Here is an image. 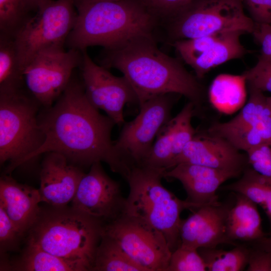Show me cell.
Listing matches in <instances>:
<instances>
[{
  "instance_id": "cell-1",
  "label": "cell",
  "mask_w": 271,
  "mask_h": 271,
  "mask_svg": "<svg viewBox=\"0 0 271 271\" xmlns=\"http://www.w3.org/2000/svg\"><path fill=\"white\" fill-rule=\"evenodd\" d=\"M45 108L38 114L44 141L26 163L41 154L56 152L77 166L90 167L103 162L112 172L124 175V169L114 152L111 138L115 123L89 102L82 81L72 76L54 105Z\"/></svg>"
},
{
  "instance_id": "cell-2",
  "label": "cell",
  "mask_w": 271,
  "mask_h": 271,
  "mask_svg": "<svg viewBox=\"0 0 271 271\" xmlns=\"http://www.w3.org/2000/svg\"><path fill=\"white\" fill-rule=\"evenodd\" d=\"M100 65L120 71L133 89L139 105L161 95H183L196 107L204 97L196 76L178 60L161 51L153 35L129 40L112 49H104Z\"/></svg>"
},
{
  "instance_id": "cell-3",
  "label": "cell",
  "mask_w": 271,
  "mask_h": 271,
  "mask_svg": "<svg viewBox=\"0 0 271 271\" xmlns=\"http://www.w3.org/2000/svg\"><path fill=\"white\" fill-rule=\"evenodd\" d=\"M74 26L66 42L82 51L94 46L115 48L143 36L153 35L159 22L139 0H73Z\"/></svg>"
},
{
  "instance_id": "cell-4",
  "label": "cell",
  "mask_w": 271,
  "mask_h": 271,
  "mask_svg": "<svg viewBox=\"0 0 271 271\" xmlns=\"http://www.w3.org/2000/svg\"><path fill=\"white\" fill-rule=\"evenodd\" d=\"M42 208L27 242L57 256L87 264L92 271L104 225L72 207Z\"/></svg>"
},
{
  "instance_id": "cell-5",
  "label": "cell",
  "mask_w": 271,
  "mask_h": 271,
  "mask_svg": "<svg viewBox=\"0 0 271 271\" xmlns=\"http://www.w3.org/2000/svg\"><path fill=\"white\" fill-rule=\"evenodd\" d=\"M166 171L137 166L126 179L129 191L124 214L136 218L161 232L172 252L181 245V212L200 206L178 198L162 183Z\"/></svg>"
},
{
  "instance_id": "cell-6",
  "label": "cell",
  "mask_w": 271,
  "mask_h": 271,
  "mask_svg": "<svg viewBox=\"0 0 271 271\" xmlns=\"http://www.w3.org/2000/svg\"><path fill=\"white\" fill-rule=\"evenodd\" d=\"M39 104L23 88L0 92V163L9 162L8 173L26 163L28 158L43 144Z\"/></svg>"
},
{
  "instance_id": "cell-7",
  "label": "cell",
  "mask_w": 271,
  "mask_h": 271,
  "mask_svg": "<svg viewBox=\"0 0 271 271\" xmlns=\"http://www.w3.org/2000/svg\"><path fill=\"white\" fill-rule=\"evenodd\" d=\"M167 22L174 41L232 31L251 34L255 26L242 0H195Z\"/></svg>"
},
{
  "instance_id": "cell-8",
  "label": "cell",
  "mask_w": 271,
  "mask_h": 271,
  "mask_svg": "<svg viewBox=\"0 0 271 271\" xmlns=\"http://www.w3.org/2000/svg\"><path fill=\"white\" fill-rule=\"evenodd\" d=\"M76 18L73 0H50L31 16L13 38L23 72L40 52L64 48Z\"/></svg>"
},
{
  "instance_id": "cell-9",
  "label": "cell",
  "mask_w": 271,
  "mask_h": 271,
  "mask_svg": "<svg viewBox=\"0 0 271 271\" xmlns=\"http://www.w3.org/2000/svg\"><path fill=\"white\" fill-rule=\"evenodd\" d=\"M176 95L163 94L148 100L140 105L137 116L123 124L118 139L113 142V149L128 171L143 164L160 130L172 118Z\"/></svg>"
},
{
  "instance_id": "cell-10",
  "label": "cell",
  "mask_w": 271,
  "mask_h": 271,
  "mask_svg": "<svg viewBox=\"0 0 271 271\" xmlns=\"http://www.w3.org/2000/svg\"><path fill=\"white\" fill-rule=\"evenodd\" d=\"M81 61L82 52L76 49L58 48L42 51L23 70L25 86L40 104L51 106L66 88Z\"/></svg>"
},
{
  "instance_id": "cell-11",
  "label": "cell",
  "mask_w": 271,
  "mask_h": 271,
  "mask_svg": "<svg viewBox=\"0 0 271 271\" xmlns=\"http://www.w3.org/2000/svg\"><path fill=\"white\" fill-rule=\"evenodd\" d=\"M104 233L114 239L145 271H167L172 252L158 230L124 214L104 226Z\"/></svg>"
},
{
  "instance_id": "cell-12",
  "label": "cell",
  "mask_w": 271,
  "mask_h": 271,
  "mask_svg": "<svg viewBox=\"0 0 271 271\" xmlns=\"http://www.w3.org/2000/svg\"><path fill=\"white\" fill-rule=\"evenodd\" d=\"M82 82L85 94L97 109L104 111L115 124L124 123L123 108L127 103H138L132 87L123 76L113 75L105 67L94 62L86 49L81 51Z\"/></svg>"
},
{
  "instance_id": "cell-13",
  "label": "cell",
  "mask_w": 271,
  "mask_h": 271,
  "mask_svg": "<svg viewBox=\"0 0 271 271\" xmlns=\"http://www.w3.org/2000/svg\"><path fill=\"white\" fill-rule=\"evenodd\" d=\"M125 204L120 184L105 173L101 162H96L80 180L71 207L105 226L124 214Z\"/></svg>"
},
{
  "instance_id": "cell-14",
  "label": "cell",
  "mask_w": 271,
  "mask_h": 271,
  "mask_svg": "<svg viewBox=\"0 0 271 271\" xmlns=\"http://www.w3.org/2000/svg\"><path fill=\"white\" fill-rule=\"evenodd\" d=\"M244 33L232 31L179 40L174 41V46L200 79L212 68L241 58L249 52L240 41V36Z\"/></svg>"
},
{
  "instance_id": "cell-15",
  "label": "cell",
  "mask_w": 271,
  "mask_h": 271,
  "mask_svg": "<svg viewBox=\"0 0 271 271\" xmlns=\"http://www.w3.org/2000/svg\"><path fill=\"white\" fill-rule=\"evenodd\" d=\"M181 163L200 165L240 175L248 165L246 154L241 153L224 139L208 132H196L175 159L173 167Z\"/></svg>"
},
{
  "instance_id": "cell-16",
  "label": "cell",
  "mask_w": 271,
  "mask_h": 271,
  "mask_svg": "<svg viewBox=\"0 0 271 271\" xmlns=\"http://www.w3.org/2000/svg\"><path fill=\"white\" fill-rule=\"evenodd\" d=\"M231 206L219 202L201 206L182 220L181 245L198 249L213 248L222 243L232 244L228 238L226 220Z\"/></svg>"
},
{
  "instance_id": "cell-17",
  "label": "cell",
  "mask_w": 271,
  "mask_h": 271,
  "mask_svg": "<svg viewBox=\"0 0 271 271\" xmlns=\"http://www.w3.org/2000/svg\"><path fill=\"white\" fill-rule=\"evenodd\" d=\"M46 154L40 172L41 201L53 207L66 206L73 199L85 173L63 155Z\"/></svg>"
},
{
  "instance_id": "cell-18",
  "label": "cell",
  "mask_w": 271,
  "mask_h": 271,
  "mask_svg": "<svg viewBox=\"0 0 271 271\" xmlns=\"http://www.w3.org/2000/svg\"><path fill=\"white\" fill-rule=\"evenodd\" d=\"M239 173L189 163H179L165 172L164 177L180 181L187 194L186 200L200 207L218 204L216 191L227 180Z\"/></svg>"
},
{
  "instance_id": "cell-19",
  "label": "cell",
  "mask_w": 271,
  "mask_h": 271,
  "mask_svg": "<svg viewBox=\"0 0 271 271\" xmlns=\"http://www.w3.org/2000/svg\"><path fill=\"white\" fill-rule=\"evenodd\" d=\"M39 189L17 182L10 176L0 179V206L23 237L37 220L41 207Z\"/></svg>"
},
{
  "instance_id": "cell-20",
  "label": "cell",
  "mask_w": 271,
  "mask_h": 271,
  "mask_svg": "<svg viewBox=\"0 0 271 271\" xmlns=\"http://www.w3.org/2000/svg\"><path fill=\"white\" fill-rule=\"evenodd\" d=\"M1 270L15 271H91L80 260L63 258L51 254L39 247L27 242L21 255L15 260H1Z\"/></svg>"
},
{
  "instance_id": "cell-21",
  "label": "cell",
  "mask_w": 271,
  "mask_h": 271,
  "mask_svg": "<svg viewBox=\"0 0 271 271\" xmlns=\"http://www.w3.org/2000/svg\"><path fill=\"white\" fill-rule=\"evenodd\" d=\"M227 234L233 244L236 240L257 241L264 237L261 220L256 204L237 193L234 204L229 209L226 220Z\"/></svg>"
},
{
  "instance_id": "cell-22",
  "label": "cell",
  "mask_w": 271,
  "mask_h": 271,
  "mask_svg": "<svg viewBox=\"0 0 271 271\" xmlns=\"http://www.w3.org/2000/svg\"><path fill=\"white\" fill-rule=\"evenodd\" d=\"M246 81L245 76L222 74L212 81L209 98L212 106L218 111L230 114L242 108L246 99Z\"/></svg>"
},
{
  "instance_id": "cell-23",
  "label": "cell",
  "mask_w": 271,
  "mask_h": 271,
  "mask_svg": "<svg viewBox=\"0 0 271 271\" xmlns=\"http://www.w3.org/2000/svg\"><path fill=\"white\" fill-rule=\"evenodd\" d=\"M249 87L247 102L235 117L228 121L232 124L249 125L259 132L265 144L271 146V107L263 92Z\"/></svg>"
},
{
  "instance_id": "cell-24",
  "label": "cell",
  "mask_w": 271,
  "mask_h": 271,
  "mask_svg": "<svg viewBox=\"0 0 271 271\" xmlns=\"http://www.w3.org/2000/svg\"><path fill=\"white\" fill-rule=\"evenodd\" d=\"M92 271H145L112 238L103 233Z\"/></svg>"
},
{
  "instance_id": "cell-25",
  "label": "cell",
  "mask_w": 271,
  "mask_h": 271,
  "mask_svg": "<svg viewBox=\"0 0 271 271\" xmlns=\"http://www.w3.org/2000/svg\"><path fill=\"white\" fill-rule=\"evenodd\" d=\"M23 71L13 38L0 35V92L23 88Z\"/></svg>"
},
{
  "instance_id": "cell-26",
  "label": "cell",
  "mask_w": 271,
  "mask_h": 271,
  "mask_svg": "<svg viewBox=\"0 0 271 271\" xmlns=\"http://www.w3.org/2000/svg\"><path fill=\"white\" fill-rule=\"evenodd\" d=\"M249 249L238 246L230 250L216 247H202L198 251L203 259L207 270L240 271L247 265Z\"/></svg>"
},
{
  "instance_id": "cell-27",
  "label": "cell",
  "mask_w": 271,
  "mask_h": 271,
  "mask_svg": "<svg viewBox=\"0 0 271 271\" xmlns=\"http://www.w3.org/2000/svg\"><path fill=\"white\" fill-rule=\"evenodd\" d=\"M208 132L224 139L236 149L245 153L265 144L257 129L245 124L216 122L208 128Z\"/></svg>"
},
{
  "instance_id": "cell-28",
  "label": "cell",
  "mask_w": 271,
  "mask_h": 271,
  "mask_svg": "<svg viewBox=\"0 0 271 271\" xmlns=\"http://www.w3.org/2000/svg\"><path fill=\"white\" fill-rule=\"evenodd\" d=\"M195 108L194 104L189 101L175 117L172 118L169 121L173 139L174 159L172 167L175 159L197 132L191 122Z\"/></svg>"
},
{
  "instance_id": "cell-29",
  "label": "cell",
  "mask_w": 271,
  "mask_h": 271,
  "mask_svg": "<svg viewBox=\"0 0 271 271\" xmlns=\"http://www.w3.org/2000/svg\"><path fill=\"white\" fill-rule=\"evenodd\" d=\"M31 15L23 0H0V35L14 38Z\"/></svg>"
},
{
  "instance_id": "cell-30",
  "label": "cell",
  "mask_w": 271,
  "mask_h": 271,
  "mask_svg": "<svg viewBox=\"0 0 271 271\" xmlns=\"http://www.w3.org/2000/svg\"><path fill=\"white\" fill-rule=\"evenodd\" d=\"M207 268L198 249L180 245L172 252L167 271H205Z\"/></svg>"
},
{
  "instance_id": "cell-31",
  "label": "cell",
  "mask_w": 271,
  "mask_h": 271,
  "mask_svg": "<svg viewBox=\"0 0 271 271\" xmlns=\"http://www.w3.org/2000/svg\"><path fill=\"white\" fill-rule=\"evenodd\" d=\"M139 1L159 22L168 20L195 0Z\"/></svg>"
},
{
  "instance_id": "cell-32",
  "label": "cell",
  "mask_w": 271,
  "mask_h": 271,
  "mask_svg": "<svg viewBox=\"0 0 271 271\" xmlns=\"http://www.w3.org/2000/svg\"><path fill=\"white\" fill-rule=\"evenodd\" d=\"M243 74L248 86L271 93V61L259 57L257 63Z\"/></svg>"
},
{
  "instance_id": "cell-33",
  "label": "cell",
  "mask_w": 271,
  "mask_h": 271,
  "mask_svg": "<svg viewBox=\"0 0 271 271\" xmlns=\"http://www.w3.org/2000/svg\"><path fill=\"white\" fill-rule=\"evenodd\" d=\"M22 236L9 218L7 213L0 206V252L1 256L8 251L14 250L19 245Z\"/></svg>"
},
{
  "instance_id": "cell-34",
  "label": "cell",
  "mask_w": 271,
  "mask_h": 271,
  "mask_svg": "<svg viewBox=\"0 0 271 271\" xmlns=\"http://www.w3.org/2000/svg\"><path fill=\"white\" fill-rule=\"evenodd\" d=\"M248 165L260 175L271 178V146L264 144L246 153Z\"/></svg>"
},
{
  "instance_id": "cell-35",
  "label": "cell",
  "mask_w": 271,
  "mask_h": 271,
  "mask_svg": "<svg viewBox=\"0 0 271 271\" xmlns=\"http://www.w3.org/2000/svg\"><path fill=\"white\" fill-rule=\"evenodd\" d=\"M255 23L271 25V0H242Z\"/></svg>"
},
{
  "instance_id": "cell-36",
  "label": "cell",
  "mask_w": 271,
  "mask_h": 271,
  "mask_svg": "<svg viewBox=\"0 0 271 271\" xmlns=\"http://www.w3.org/2000/svg\"><path fill=\"white\" fill-rule=\"evenodd\" d=\"M248 271H270L271 251L256 247L249 249Z\"/></svg>"
},
{
  "instance_id": "cell-37",
  "label": "cell",
  "mask_w": 271,
  "mask_h": 271,
  "mask_svg": "<svg viewBox=\"0 0 271 271\" xmlns=\"http://www.w3.org/2000/svg\"><path fill=\"white\" fill-rule=\"evenodd\" d=\"M255 23L251 33L261 47L260 57L271 61V25Z\"/></svg>"
},
{
  "instance_id": "cell-38",
  "label": "cell",
  "mask_w": 271,
  "mask_h": 271,
  "mask_svg": "<svg viewBox=\"0 0 271 271\" xmlns=\"http://www.w3.org/2000/svg\"><path fill=\"white\" fill-rule=\"evenodd\" d=\"M27 12H36L42 5L50 0H23Z\"/></svg>"
},
{
  "instance_id": "cell-39",
  "label": "cell",
  "mask_w": 271,
  "mask_h": 271,
  "mask_svg": "<svg viewBox=\"0 0 271 271\" xmlns=\"http://www.w3.org/2000/svg\"><path fill=\"white\" fill-rule=\"evenodd\" d=\"M262 209L264 210L271 227V187L266 196Z\"/></svg>"
},
{
  "instance_id": "cell-40",
  "label": "cell",
  "mask_w": 271,
  "mask_h": 271,
  "mask_svg": "<svg viewBox=\"0 0 271 271\" xmlns=\"http://www.w3.org/2000/svg\"><path fill=\"white\" fill-rule=\"evenodd\" d=\"M257 247L266 251H271V236L263 237L257 241Z\"/></svg>"
},
{
  "instance_id": "cell-41",
  "label": "cell",
  "mask_w": 271,
  "mask_h": 271,
  "mask_svg": "<svg viewBox=\"0 0 271 271\" xmlns=\"http://www.w3.org/2000/svg\"><path fill=\"white\" fill-rule=\"evenodd\" d=\"M267 99L268 102L271 107V96L269 97L267 96Z\"/></svg>"
},
{
  "instance_id": "cell-42",
  "label": "cell",
  "mask_w": 271,
  "mask_h": 271,
  "mask_svg": "<svg viewBox=\"0 0 271 271\" xmlns=\"http://www.w3.org/2000/svg\"><path fill=\"white\" fill-rule=\"evenodd\" d=\"M270 271H271V269H270Z\"/></svg>"
}]
</instances>
